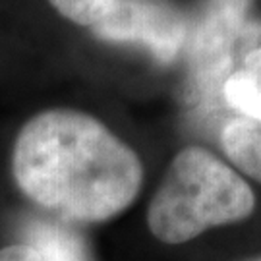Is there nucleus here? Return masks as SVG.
I'll return each instance as SVG.
<instances>
[{
	"label": "nucleus",
	"mask_w": 261,
	"mask_h": 261,
	"mask_svg": "<svg viewBox=\"0 0 261 261\" xmlns=\"http://www.w3.org/2000/svg\"><path fill=\"white\" fill-rule=\"evenodd\" d=\"M0 261H41L39 255L25 244H12L0 250Z\"/></svg>",
	"instance_id": "nucleus-9"
},
{
	"label": "nucleus",
	"mask_w": 261,
	"mask_h": 261,
	"mask_svg": "<svg viewBox=\"0 0 261 261\" xmlns=\"http://www.w3.org/2000/svg\"><path fill=\"white\" fill-rule=\"evenodd\" d=\"M93 33L111 43L143 45L163 62H170L186 45L184 14L168 0H116Z\"/></svg>",
	"instance_id": "nucleus-4"
},
{
	"label": "nucleus",
	"mask_w": 261,
	"mask_h": 261,
	"mask_svg": "<svg viewBox=\"0 0 261 261\" xmlns=\"http://www.w3.org/2000/svg\"><path fill=\"white\" fill-rule=\"evenodd\" d=\"M12 172L39 207L68 221L103 223L134 203L143 182L140 157L103 122L50 109L19 130Z\"/></svg>",
	"instance_id": "nucleus-1"
},
{
	"label": "nucleus",
	"mask_w": 261,
	"mask_h": 261,
	"mask_svg": "<svg viewBox=\"0 0 261 261\" xmlns=\"http://www.w3.org/2000/svg\"><path fill=\"white\" fill-rule=\"evenodd\" d=\"M116 0H50L64 18L77 25L93 28L109 14Z\"/></svg>",
	"instance_id": "nucleus-8"
},
{
	"label": "nucleus",
	"mask_w": 261,
	"mask_h": 261,
	"mask_svg": "<svg viewBox=\"0 0 261 261\" xmlns=\"http://www.w3.org/2000/svg\"><path fill=\"white\" fill-rule=\"evenodd\" d=\"M255 209L252 188L234 168L201 147L172 159L147 209V224L165 244H184L213 226L238 223Z\"/></svg>",
	"instance_id": "nucleus-2"
},
{
	"label": "nucleus",
	"mask_w": 261,
	"mask_h": 261,
	"mask_svg": "<svg viewBox=\"0 0 261 261\" xmlns=\"http://www.w3.org/2000/svg\"><path fill=\"white\" fill-rule=\"evenodd\" d=\"M248 261H261V255L259 257H253V259H248Z\"/></svg>",
	"instance_id": "nucleus-10"
},
{
	"label": "nucleus",
	"mask_w": 261,
	"mask_h": 261,
	"mask_svg": "<svg viewBox=\"0 0 261 261\" xmlns=\"http://www.w3.org/2000/svg\"><path fill=\"white\" fill-rule=\"evenodd\" d=\"M253 0H205L192 33L188 29V62L199 91L211 93L240 66L244 47L255 37ZM244 60V56H242Z\"/></svg>",
	"instance_id": "nucleus-3"
},
{
	"label": "nucleus",
	"mask_w": 261,
	"mask_h": 261,
	"mask_svg": "<svg viewBox=\"0 0 261 261\" xmlns=\"http://www.w3.org/2000/svg\"><path fill=\"white\" fill-rule=\"evenodd\" d=\"M23 240L41 261H93L82 232L68 224L29 219L23 224Z\"/></svg>",
	"instance_id": "nucleus-5"
},
{
	"label": "nucleus",
	"mask_w": 261,
	"mask_h": 261,
	"mask_svg": "<svg viewBox=\"0 0 261 261\" xmlns=\"http://www.w3.org/2000/svg\"><path fill=\"white\" fill-rule=\"evenodd\" d=\"M221 143L232 165L261 184V120H230L221 134Z\"/></svg>",
	"instance_id": "nucleus-7"
},
{
	"label": "nucleus",
	"mask_w": 261,
	"mask_h": 261,
	"mask_svg": "<svg viewBox=\"0 0 261 261\" xmlns=\"http://www.w3.org/2000/svg\"><path fill=\"white\" fill-rule=\"evenodd\" d=\"M223 97L244 118L261 120V43L244 56L223 84Z\"/></svg>",
	"instance_id": "nucleus-6"
}]
</instances>
